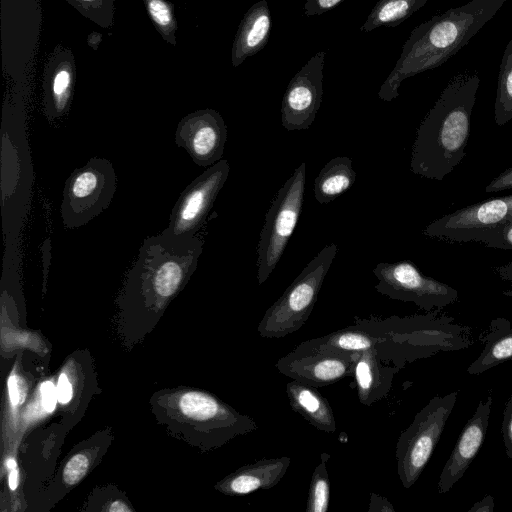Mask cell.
<instances>
[{
    "label": "cell",
    "mask_w": 512,
    "mask_h": 512,
    "mask_svg": "<svg viewBox=\"0 0 512 512\" xmlns=\"http://www.w3.org/2000/svg\"><path fill=\"white\" fill-rule=\"evenodd\" d=\"M356 181V172L347 156L327 162L314 181V196L319 204H328L349 190Z\"/></svg>",
    "instance_id": "22"
},
{
    "label": "cell",
    "mask_w": 512,
    "mask_h": 512,
    "mask_svg": "<svg viewBox=\"0 0 512 512\" xmlns=\"http://www.w3.org/2000/svg\"><path fill=\"white\" fill-rule=\"evenodd\" d=\"M146 12L163 40L176 46L178 28L173 4L168 0H143Z\"/></svg>",
    "instance_id": "26"
},
{
    "label": "cell",
    "mask_w": 512,
    "mask_h": 512,
    "mask_svg": "<svg viewBox=\"0 0 512 512\" xmlns=\"http://www.w3.org/2000/svg\"><path fill=\"white\" fill-rule=\"evenodd\" d=\"M394 512L395 509L387 498L377 495L375 493L370 494V504L368 512Z\"/></svg>",
    "instance_id": "36"
},
{
    "label": "cell",
    "mask_w": 512,
    "mask_h": 512,
    "mask_svg": "<svg viewBox=\"0 0 512 512\" xmlns=\"http://www.w3.org/2000/svg\"><path fill=\"white\" fill-rule=\"evenodd\" d=\"M494 508V498L491 495H485L480 501L474 503L468 512H493Z\"/></svg>",
    "instance_id": "38"
},
{
    "label": "cell",
    "mask_w": 512,
    "mask_h": 512,
    "mask_svg": "<svg viewBox=\"0 0 512 512\" xmlns=\"http://www.w3.org/2000/svg\"><path fill=\"white\" fill-rule=\"evenodd\" d=\"M7 387L10 403L13 407H16L19 403L23 401L22 399L25 397V395H22L20 389V382L15 371L11 372L7 381Z\"/></svg>",
    "instance_id": "34"
},
{
    "label": "cell",
    "mask_w": 512,
    "mask_h": 512,
    "mask_svg": "<svg viewBox=\"0 0 512 512\" xmlns=\"http://www.w3.org/2000/svg\"><path fill=\"white\" fill-rule=\"evenodd\" d=\"M382 323L384 329L381 328L382 333H379L384 342L381 345L387 353L390 352L398 368L406 362L439 352L466 349L474 343L470 327L457 323L453 317L438 315L437 311L405 318L393 317Z\"/></svg>",
    "instance_id": "3"
},
{
    "label": "cell",
    "mask_w": 512,
    "mask_h": 512,
    "mask_svg": "<svg viewBox=\"0 0 512 512\" xmlns=\"http://www.w3.org/2000/svg\"><path fill=\"white\" fill-rule=\"evenodd\" d=\"M344 0H306L304 14L307 17L320 16L338 6Z\"/></svg>",
    "instance_id": "31"
},
{
    "label": "cell",
    "mask_w": 512,
    "mask_h": 512,
    "mask_svg": "<svg viewBox=\"0 0 512 512\" xmlns=\"http://www.w3.org/2000/svg\"><path fill=\"white\" fill-rule=\"evenodd\" d=\"M230 171L227 160L209 166L181 192L163 231L174 236H194L203 226Z\"/></svg>",
    "instance_id": "10"
},
{
    "label": "cell",
    "mask_w": 512,
    "mask_h": 512,
    "mask_svg": "<svg viewBox=\"0 0 512 512\" xmlns=\"http://www.w3.org/2000/svg\"><path fill=\"white\" fill-rule=\"evenodd\" d=\"M501 432L506 455L512 460V392L504 407Z\"/></svg>",
    "instance_id": "30"
},
{
    "label": "cell",
    "mask_w": 512,
    "mask_h": 512,
    "mask_svg": "<svg viewBox=\"0 0 512 512\" xmlns=\"http://www.w3.org/2000/svg\"><path fill=\"white\" fill-rule=\"evenodd\" d=\"M484 347L479 356L468 366L467 373L479 375L512 359V326L508 319L496 317L480 335Z\"/></svg>",
    "instance_id": "21"
},
{
    "label": "cell",
    "mask_w": 512,
    "mask_h": 512,
    "mask_svg": "<svg viewBox=\"0 0 512 512\" xmlns=\"http://www.w3.org/2000/svg\"><path fill=\"white\" fill-rule=\"evenodd\" d=\"M512 119V38L507 43L499 67L496 97L494 103V120L498 126L507 124Z\"/></svg>",
    "instance_id": "24"
},
{
    "label": "cell",
    "mask_w": 512,
    "mask_h": 512,
    "mask_svg": "<svg viewBox=\"0 0 512 512\" xmlns=\"http://www.w3.org/2000/svg\"><path fill=\"white\" fill-rule=\"evenodd\" d=\"M89 460L84 454H76L66 464L63 471V479L68 485H75L86 474Z\"/></svg>",
    "instance_id": "29"
},
{
    "label": "cell",
    "mask_w": 512,
    "mask_h": 512,
    "mask_svg": "<svg viewBox=\"0 0 512 512\" xmlns=\"http://www.w3.org/2000/svg\"><path fill=\"white\" fill-rule=\"evenodd\" d=\"M337 245H326L300 272L285 292L266 310L257 330L263 338H282L308 320L319 291L336 256Z\"/></svg>",
    "instance_id": "4"
},
{
    "label": "cell",
    "mask_w": 512,
    "mask_h": 512,
    "mask_svg": "<svg viewBox=\"0 0 512 512\" xmlns=\"http://www.w3.org/2000/svg\"><path fill=\"white\" fill-rule=\"evenodd\" d=\"M211 1H214V0H211Z\"/></svg>",
    "instance_id": "42"
},
{
    "label": "cell",
    "mask_w": 512,
    "mask_h": 512,
    "mask_svg": "<svg viewBox=\"0 0 512 512\" xmlns=\"http://www.w3.org/2000/svg\"><path fill=\"white\" fill-rule=\"evenodd\" d=\"M227 140V126L214 109L196 110L184 116L175 130V143L192 161L209 167L222 159Z\"/></svg>",
    "instance_id": "12"
},
{
    "label": "cell",
    "mask_w": 512,
    "mask_h": 512,
    "mask_svg": "<svg viewBox=\"0 0 512 512\" xmlns=\"http://www.w3.org/2000/svg\"><path fill=\"white\" fill-rule=\"evenodd\" d=\"M8 484L11 490H15L18 486L19 473L17 466L9 469Z\"/></svg>",
    "instance_id": "40"
},
{
    "label": "cell",
    "mask_w": 512,
    "mask_h": 512,
    "mask_svg": "<svg viewBox=\"0 0 512 512\" xmlns=\"http://www.w3.org/2000/svg\"><path fill=\"white\" fill-rule=\"evenodd\" d=\"M458 392L435 396L415 415L396 444L397 474L411 488L428 464L456 404Z\"/></svg>",
    "instance_id": "5"
},
{
    "label": "cell",
    "mask_w": 512,
    "mask_h": 512,
    "mask_svg": "<svg viewBox=\"0 0 512 512\" xmlns=\"http://www.w3.org/2000/svg\"><path fill=\"white\" fill-rule=\"evenodd\" d=\"M429 0H379L360 27L371 32L380 27H395L420 10Z\"/></svg>",
    "instance_id": "23"
},
{
    "label": "cell",
    "mask_w": 512,
    "mask_h": 512,
    "mask_svg": "<svg viewBox=\"0 0 512 512\" xmlns=\"http://www.w3.org/2000/svg\"><path fill=\"white\" fill-rule=\"evenodd\" d=\"M480 81L468 70L449 80L417 129L410 161L414 174L442 181L466 156Z\"/></svg>",
    "instance_id": "1"
},
{
    "label": "cell",
    "mask_w": 512,
    "mask_h": 512,
    "mask_svg": "<svg viewBox=\"0 0 512 512\" xmlns=\"http://www.w3.org/2000/svg\"><path fill=\"white\" fill-rule=\"evenodd\" d=\"M306 164L295 168L265 215L257 247V278L263 284L281 259L298 223L305 191Z\"/></svg>",
    "instance_id": "6"
},
{
    "label": "cell",
    "mask_w": 512,
    "mask_h": 512,
    "mask_svg": "<svg viewBox=\"0 0 512 512\" xmlns=\"http://www.w3.org/2000/svg\"><path fill=\"white\" fill-rule=\"evenodd\" d=\"M474 242L490 248L512 250V222L481 233Z\"/></svg>",
    "instance_id": "28"
},
{
    "label": "cell",
    "mask_w": 512,
    "mask_h": 512,
    "mask_svg": "<svg viewBox=\"0 0 512 512\" xmlns=\"http://www.w3.org/2000/svg\"><path fill=\"white\" fill-rule=\"evenodd\" d=\"M495 273L512 287V262L494 267ZM505 295L512 296V289L504 291Z\"/></svg>",
    "instance_id": "37"
},
{
    "label": "cell",
    "mask_w": 512,
    "mask_h": 512,
    "mask_svg": "<svg viewBox=\"0 0 512 512\" xmlns=\"http://www.w3.org/2000/svg\"><path fill=\"white\" fill-rule=\"evenodd\" d=\"M40 394L43 408L52 413L58 401L56 387L51 381H44L40 386Z\"/></svg>",
    "instance_id": "32"
},
{
    "label": "cell",
    "mask_w": 512,
    "mask_h": 512,
    "mask_svg": "<svg viewBox=\"0 0 512 512\" xmlns=\"http://www.w3.org/2000/svg\"><path fill=\"white\" fill-rule=\"evenodd\" d=\"M291 464L288 456L263 458L242 466L224 479L222 491L230 495H247L257 490H268L276 486Z\"/></svg>",
    "instance_id": "17"
},
{
    "label": "cell",
    "mask_w": 512,
    "mask_h": 512,
    "mask_svg": "<svg viewBox=\"0 0 512 512\" xmlns=\"http://www.w3.org/2000/svg\"><path fill=\"white\" fill-rule=\"evenodd\" d=\"M325 57V51L317 52L290 80L281 104L287 131L306 130L314 122L323 97Z\"/></svg>",
    "instance_id": "11"
},
{
    "label": "cell",
    "mask_w": 512,
    "mask_h": 512,
    "mask_svg": "<svg viewBox=\"0 0 512 512\" xmlns=\"http://www.w3.org/2000/svg\"><path fill=\"white\" fill-rule=\"evenodd\" d=\"M103 35L98 31H93L87 36V44L93 50H97L102 42Z\"/></svg>",
    "instance_id": "39"
},
{
    "label": "cell",
    "mask_w": 512,
    "mask_h": 512,
    "mask_svg": "<svg viewBox=\"0 0 512 512\" xmlns=\"http://www.w3.org/2000/svg\"><path fill=\"white\" fill-rule=\"evenodd\" d=\"M109 511H117V512H122V511H129V507L124 504L123 502H120V501H115L113 502L110 507L108 508Z\"/></svg>",
    "instance_id": "41"
},
{
    "label": "cell",
    "mask_w": 512,
    "mask_h": 512,
    "mask_svg": "<svg viewBox=\"0 0 512 512\" xmlns=\"http://www.w3.org/2000/svg\"><path fill=\"white\" fill-rule=\"evenodd\" d=\"M509 189H512V166L493 178L485 187V192L492 193Z\"/></svg>",
    "instance_id": "33"
},
{
    "label": "cell",
    "mask_w": 512,
    "mask_h": 512,
    "mask_svg": "<svg viewBox=\"0 0 512 512\" xmlns=\"http://www.w3.org/2000/svg\"><path fill=\"white\" fill-rule=\"evenodd\" d=\"M512 222V195L468 205L429 223L427 237L451 242H474L483 232Z\"/></svg>",
    "instance_id": "9"
},
{
    "label": "cell",
    "mask_w": 512,
    "mask_h": 512,
    "mask_svg": "<svg viewBox=\"0 0 512 512\" xmlns=\"http://www.w3.org/2000/svg\"><path fill=\"white\" fill-rule=\"evenodd\" d=\"M275 366L292 380L319 388L352 376V353L295 347Z\"/></svg>",
    "instance_id": "13"
},
{
    "label": "cell",
    "mask_w": 512,
    "mask_h": 512,
    "mask_svg": "<svg viewBox=\"0 0 512 512\" xmlns=\"http://www.w3.org/2000/svg\"><path fill=\"white\" fill-rule=\"evenodd\" d=\"M286 394L292 410L317 430L326 433L336 431L332 407L317 388L292 380L286 385Z\"/></svg>",
    "instance_id": "19"
},
{
    "label": "cell",
    "mask_w": 512,
    "mask_h": 512,
    "mask_svg": "<svg viewBox=\"0 0 512 512\" xmlns=\"http://www.w3.org/2000/svg\"><path fill=\"white\" fill-rule=\"evenodd\" d=\"M399 369L384 365L375 347L352 353V376L360 403L370 406L386 397Z\"/></svg>",
    "instance_id": "16"
},
{
    "label": "cell",
    "mask_w": 512,
    "mask_h": 512,
    "mask_svg": "<svg viewBox=\"0 0 512 512\" xmlns=\"http://www.w3.org/2000/svg\"><path fill=\"white\" fill-rule=\"evenodd\" d=\"M56 391H57V398H58L59 403L67 404L71 400L72 386H71V383L65 373L60 374V376L58 378L57 386H56Z\"/></svg>",
    "instance_id": "35"
},
{
    "label": "cell",
    "mask_w": 512,
    "mask_h": 512,
    "mask_svg": "<svg viewBox=\"0 0 512 512\" xmlns=\"http://www.w3.org/2000/svg\"><path fill=\"white\" fill-rule=\"evenodd\" d=\"M117 188L113 164L105 158L92 157L71 172L64 184L61 218L66 229L80 228L104 212Z\"/></svg>",
    "instance_id": "7"
},
{
    "label": "cell",
    "mask_w": 512,
    "mask_h": 512,
    "mask_svg": "<svg viewBox=\"0 0 512 512\" xmlns=\"http://www.w3.org/2000/svg\"><path fill=\"white\" fill-rule=\"evenodd\" d=\"M373 274L378 280L375 289L380 294L393 300L412 302L427 312L443 309L458 299L455 288L422 274L407 260L378 263Z\"/></svg>",
    "instance_id": "8"
},
{
    "label": "cell",
    "mask_w": 512,
    "mask_h": 512,
    "mask_svg": "<svg viewBox=\"0 0 512 512\" xmlns=\"http://www.w3.org/2000/svg\"><path fill=\"white\" fill-rule=\"evenodd\" d=\"M330 455H320V462L315 467L309 485L306 512H326L330 503V480L327 472V461Z\"/></svg>",
    "instance_id": "25"
},
{
    "label": "cell",
    "mask_w": 512,
    "mask_h": 512,
    "mask_svg": "<svg viewBox=\"0 0 512 512\" xmlns=\"http://www.w3.org/2000/svg\"><path fill=\"white\" fill-rule=\"evenodd\" d=\"M76 80V65L70 48L58 44L43 70V107L53 121L65 115L71 105Z\"/></svg>",
    "instance_id": "15"
},
{
    "label": "cell",
    "mask_w": 512,
    "mask_h": 512,
    "mask_svg": "<svg viewBox=\"0 0 512 512\" xmlns=\"http://www.w3.org/2000/svg\"><path fill=\"white\" fill-rule=\"evenodd\" d=\"M85 18L102 28H110L114 24V0H65Z\"/></svg>",
    "instance_id": "27"
},
{
    "label": "cell",
    "mask_w": 512,
    "mask_h": 512,
    "mask_svg": "<svg viewBox=\"0 0 512 512\" xmlns=\"http://www.w3.org/2000/svg\"><path fill=\"white\" fill-rule=\"evenodd\" d=\"M383 342L384 337L376 329L365 320H360L355 326L302 342L296 347L355 353L374 347L378 348Z\"/></svg>",
    "instance_id": "20"
},
{
    "label": "cell",
    "mask_w": 512,
    "mask_h": 512,
    "mask_svg": "<svg viewBox=\"0 0 512 512\" xmlns=\"http://www.w3.org/2000/svg\"><path fill=\"white\" fill-rule=\"evenodd\" d=\"M508 0H470L416 26L399 59L380 86L378 97L390 102L404 80L437 68L464 48Z\"/></svg>",
    "instance_id": "2"
},
{
    "label": "cell",
    "mask_w": 512,
    "mask_h": 512,
    "mask_svg": "<svg viewBox=\"0 0 512 512\" xmlns=\"http://www.w3.org/2000/svg\"><path fill=\"white\" fill-rule=\"evenodd\" d=\"M492 395L478 403L473 415L464 425L454 448L439 476L437 488L440 494L451 490L465 474L480 451L485 440L492 407Z\"/></svg>",
    "instance_id": "14"
},
{
    "label": "cell",
    "mask_w": 512,
    "mask_h": 512,
    "mask_svg": "<svg viewBox=\"0 0 512 512\" xmlns=\"http://www.w3.org/2000/svg\"><path fill=\"white\" fill-rule=\"evenodd\" d=\"M271 12L266 0L254 3L238 26L231 51L233 67L240 66L267 44L271 31Z\"/></svg>",
    "instance_id": "18"
}]
</instances>
